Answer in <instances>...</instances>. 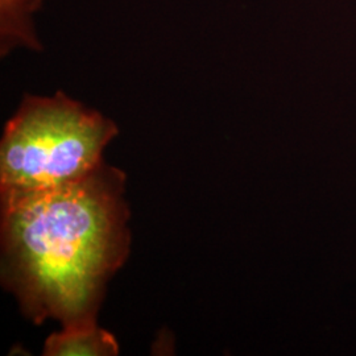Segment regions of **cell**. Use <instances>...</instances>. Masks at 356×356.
<instances>
[{"instance_id": "cell-3", "label": "cell", "mask_w": 356, "mask_h": 356, "mask_svg": "<svg viewBox=\"0 0 356 356\" xmlns=\"http://www.w3.org/2000/svg\"><path fill=\"white\" fill-rule=\"evenodd\" d=\"M44 0H0V54L17 49L41 51L35 15Z\"/></svg>"}, {"instance_id": "cell-1", "label": "cell", "mask_w": 356, "mask_h": 356, "mask_svg": "<svg viewBox=\"0 0 356 356\" xmlns=\"http://www.w3.org/2000/svg\"><path fill=\"white\" fill-rule=\"evenodd\" d=\"M126 176L103 163L78 182L1 202V281L36 325L97 322L131 244Z\"/></svg>"}, {"instance_id": "cell-4", "label": "cell", "mask_w": 356, "mask_h": 356, "mask_svg": "<svg viewBox=\"0 0 356 356\" xmlns=\"http://www.w3.org/2000/svg\"><path fill=\"white\" fill-rule=\"evenodd\" d=\"M47 356H114L119 346L114 335L97 325V322L65 326L45 341Z\"/></svg>"}, {"instance_id": "cell-2", "label": "cell", "mask_w": 356, "mask_h": 356, "mask_svg": "<svg viewBox=\"0 0 356 356\" xmlns=\"http://www.w3.org/2000/svg\"><path fill=\"white\" fill-rule=\"evenodd\" d=\"M118 131L111 119L63 91L26 95L0 143L1 202L88 177Z\"/></svg>"}]
</instances>
